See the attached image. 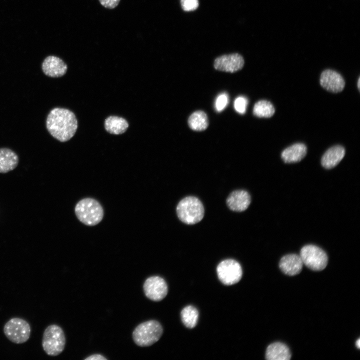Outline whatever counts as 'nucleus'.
Here are the masks:
<instances>
[{
    "instance_id": "obj_1",
    "label": "nucleus",
    "mask_w": 360,
    "mask_h": 360,
    "mask_svg": "<svg viewBox=\"0 0 360 360\" xmlns=\"http://www.w3.org/2000/svg\"><path fill=\"white\" fill-rule=\"evenodd\" d=\"M78 120L71 110L55 108L48 114L46 120V128L52 137L61 142L70 140L78 128Z\"/></svg>"
},
{
    "instance_id": "obj_2",
    "label": "nucleus",
    "mask_w": 360,
    "mask_h": 360,
    "mask_svg": "<svg viewBox=\"0 0 360 360\" xmlns=\"http://www.w3.org/2000/svg\"><path fill=\"white\" fill-rule=\"evenodd\" d=\"M76 215L82 224L94 226L100 223L104 217V210L100 203L91 198L80 200L74 208Z\"/></svg>"
},
{
    "instance_id": "obj_3",
    "label": "nucleus",
    "mask_w": 360,
    "mask_h": 360,
    "mask_svg": "<svg viewBox=\"0 0 360 360\" xmlns=\"http://www.w3.org/2000/svg\"><path fill=\"white\" fill-rule=\"evenodd\" d=\"M163 328L160 324L156 320H150L139 324L132 332L134 343L142 347L149 346L160 338Z\"/></svg>"
},
{
    "instance_id": "obj_4",
    "label": "nucleus",
    "mask_w": 360,
    "mask_h": 360,
    "mask_svg": "<svg viewBox=\"0 0 360 360\" xmlns=\"http://www.w3.org/2000/svg\"><path fill=\"white\" fill-rule=\"evenodd\" d=\"M176 214L182 222L193 224L200 222L204 216V208L201 201L193 196L182 199L176 207Z\"/></svg>"
},
{
    "instance_id": "obj_5",
    "label": "nucleus",
    "mask_w": 360,
    "mask_h": 360,
    "mask_svg": "<svg viewBox=\"0 0 360 360\" xmlns=\"http://www.w3.org/2000/svg\"><path fill=\"white\" fill-rule=\"evenodd\" d=\"M66 337L64 332L59 326L52 324L46 327L44 332L42 347L50 356H57L64 349Z\"/></svg>"
},
{
    "instance_id": "obj_6",
    "label": "nucleus",
    "mask_w": 360,
    "mask_h": 360,
    "mask_svg": "<svg viewBox=\"0 0 360 360\" xmlns=\"http://www.w3.org/2000/svg\"><path fill=\"white\" fill-rule=\"evenodd\" d=\"M4 332L11 342L22 344L30 338L31 327L26 320L20 318H13L4 324Z\"/></svg>"
},
{
    "instance_id": "obj_7",
    "label": "nucleus",
    "mask_w": 360,
    "mask_h": 360,
    "mask_svg": "<svg viewBox=\"0 0 360 360\" xmlns=\"http://www.w3.org/2000/svg\"><path fill=\"white\" fill-rule=\"evenodd\" d=\"M300 256L303 264L313 270H322L328 264L326 254L315 245L308 244L303 246L300 251Z\"/></svg>"
},
{
    "instance_id": "obj_8",
    "label": "nucleus",
    "mask_w": 360,
    "mask_h": 360,
    "mask_svg": "<svg viewBox=\"0 0 360 360\" xmlns=\"http://www.w3.org/2000/svg\"><path fill=\"white\" fill-rule=\"evenodd\" d=\"M216 272L220 280L223 284L227 286L238 282L242 274L240 264L232 259H227L222 261L217 266Z\"/></svg>"
},
{
    "instance_id": "obj_9",
    "label": "nucleus",
    "mask_w": 360,
    "mask_h": 360,
    "mask_svg": "<svg viewBox=\"0 0 360 360\" xmlns=\"http://www.w3.org/2000/svg\"><path fill=\"white\" fill-rule=\"evenodd\" d=\"M143 288L146 296L150 300L158 302L168 294V288L165 280L159 276H152L144 282Z\"/></svg>"
},
{
    "instance_id": "obj_10",
    "label": "nucleus",
    "mask_w": 360,
    "mask_h": 360,
    "mask_svg": "<svg viewBox=\"0 0 360 360\" xmlns=\"http://www.w3.org/2000/svg\"><path fill=\"white\" fill-rule=\"evenodd\" d=\"M244 64L243 57L235 53L218 57L214 60V66L218 70L232 73L242 70Z\"/></svg>"
},
{
    "instance_id": "obj_11",
    "label": "nucleus",
    "mask_w": 360,
    "mask_h": 360,
    "mask_svg": "<svg viewBox=\"0 0 360 360\" xmlns=\"http://www.w3.org/2000/svg\"><path fill=\"white\" fill-rule=\"evenodd\" d=\"M320 84L326 90L338 93L342 92L345 86V81L342 76L332 70H324L320 76Z\"/></svg>"
},
{
    "instance_id": "obj_12",
    "label": "nucleus",
    "mask_w": 360,
    "mask_h": 360,
    "mask_svg": "<svg viewBox=\"0 0 360 360\" xmlns=\"http://www.w3.org/2000/svg\"><path fill=\"white\" fill-rule=\"evenodd\" d=\"M42 68L46 76L52 78H59L66 74L68 66L59 57L49 56L43 61Z\"/></svg>"
},
{
    "instance_id": "obj_13",
    "label": "nucleus",
    "mask_w": 360,
    "mask_h": 360,
    "mask_svg": "<svg viewBox=\"0 0 360 360\" xmlns=\"http://www.w3.org/2000/svg\"><path fill=\"white\" fill-rule=\"evenodd\" d=\"M250 194L244 190H236L231 192L226 199L228 208L232 211L241 212L245 210L250 204Z\"/></svg>"
},
{
    "instance_id": "obj_14",
    "label": "nucleus",
    "mask_w": 360,
    "mask_h": 360,
    "mask_svg": "<svg viewBox=\"0 0 360 360\" xmlns=\"http://www.w3.org/2000/svg\"><path fill=\"white\" fill-rule=\"evenodd\" d=\"M303 263L300 256L289 254L282 258L279 266L282 271L288 276H295L300 273Z\"/></svg>"
},
{
    "instance_id": "obj_15",
    "label": "nucleus",
    "mask_w": 360,
    "mask_h": 360,
    "mask_svg": "<svg viewBox=\"0 0 360 360\" xmlns=\"http://www.w3.org/2000/svg\"><path fill=\"white\" fill-rule=\"evenodd\" d=\"M345 155L344 148L340 145L334 146L328 149L322 156L321 163L327 169L337 166Z\"/></svg>"
},
{
    "instance_id": "obj_16",
    "label": "nucleus",
    "mask_w": 360,
    "mask_h": 360,
    "mask_svg": "<svg viewBox=\"0 0 360 360\" xmlns=\"http://www.w3.org/2000/svg\"><path fill=\"white\" fill-rule=\"evenodd\" d=\"M307 148L302 143L294 144L284 149L281 157L286 163H294L300 162L306 156Z\"/></svg>"
},
{
    "instance_id": "obj_17",
    "label": "nucleus",
    "mask_w": 360,
    "mask_h": 360,
    "mask_svg": "<svg viewBox=\"0 0 360 360\" xmlns=\"http://www.w3.org/2000/svg\"><path fill=\"white\" fill-rule=\"evenodd\" d=\"M291 353L289 348L280 342L270 344L266 352V358L268 360H289Z\"/></svg>"
},
{
    "instance_id": "obj_18",
    "label": "nucleus",
    "mask_w": 360,
    "mask_h": 360,
    "mask_svg": "<svg viewBox=\"0 0 360 360\" xmlns=\"http://www.w3.org/2000/svg\"><path fill=\"white\" fill-rule=\"evenodd\" d=\"M16 154L8 148H0V173H6L14 170L18 163Z\"/></svg>"
},
{
    "instance_id": "obj_19",
    "label": "nucleus",
    "mask_w": 360,
    "mask_h": 360,
    "mask_svg": "<svg viewBox=\"0 0 360 360\" xmlns=\"http://www.w3.org/2000/svg\"><path fill=\"white\" fill-rule=\"evenodd\" d=\"M128 127V122L124 118L118 116H110L104 120V128L110 134H120Z\"/></svg>"
},
{
    "instance_id": "obj_20",
    "label": "nucleus",
    "mask_w": 360,
    "mask_h": 360,
    "mask_svg": "<svg viewBox=\"0 0 360 360\" xmlns=\"http://www.w3.org/2000/svg\"><path fill=\"white\" fill-rule=\"evenodd\" d=\"M190 129L194 131H203L208 126L206 114L202 110H196L192 113L188 120Z\"/></svg>"
},
{
    "instance_id": "obj_21",
    "label": "nucleus",
    "mask_w": 360,
    "mask_h": 360,
    "mask_svg": "<svg viewBox=\"0 0 360 360\" xmlns=\"http://www.w3.org/2000/svg\"><path fill=\"white\" fill-rule=\"evenodd\" d=\"M180 316L184 324L188 328H192L197 324L198 312L194 306H188L181 311Z\"/></svg>"
},
{
    "instance_id": "obj_22",
    "label": "nucleus",
    "mask_w": 360,
    "mask_h": 360,
    "mask_svg": "<svg viewBox=\"0 0 360 360\" xmlns=\"http://www.w3.org/2000/svg\"><path fill=\"white\" fill-rule=\"evenodd\" d=\"M275 112L273 104L266 100H260L257 102L253 108V114L258 118H270Z\"/></svg>"
},
{
    "instance_id": "obj_23",
    "label": "nucleus",
    "mask_w": 360,
    "mask_h": 360,
    "mask_svg": "<svg viewBox=\"0 0 360 360\" xmlns=\"http://www.w3.org/2000/svg\"><path fill=\"white\" fill-rule=\"evenodd\" d=\"M247 104L248 100L244 96L238 97L234 102V106L236 110L240 114L245 113Z\"/></svg>"
},
{
    "instance_id": "obj_24",
    "label": "nucleus",
    "mask_w": 360,
    "mask_h": 360,
    "mask_svg": "<svg viewBox=\"0 0 360 360\" xmlns=\"http://www.w3.org/2000/svg\"><path fill=\"white\" fill-rule=\"evenodd\" d=\"M228 103V96L226 93L220 94L216 101V108L217 112L222 111Z\"/></svg>"
},
{
    "instance_id": "obj_25",
    "label": "nucleus",
    "mask_w": 360,
    "mask_h": 360,
    "mask_svg": "<svg viewBox=\"0 0 360 360\" xmlns=\"http://www.w3.org/2000/svg\"><path fill=\"white\" fill-rule=\"evenodd\" d=\"M182 8L186 12H190L196 10L198 6V0H180Z\"/></svg>"
},
{
    "instance_id": "obj_26",
    "label": "nucleus",
    "mask_w": 360,
    "mask_h": 360,
    "mask_svg": "<svg viewBox=\"0 0 360 360\" xmlns=\"http://www.w3.org/2000/svg\"><path fill=\"white\" fill-rule=\"evenodd\" d=\"M100 4L104 8L112 9L116 7L120 0H98Z\"/></svg>"
},
{
    "instance_id": "obj_27",
    "label": "nucleus",
    "mask_w": 360,
    "mask_h": 360,
    "mask_svg": "<svg viewBox=\"0 0 360 360\" xmlns=\"http://www.w3.org/2000/svg\"><path fill=\"white\" fill-rule=\"evenodd\" d=\"M86 360H106L107 358L100 354H94L86 358Z\"/></svg>"
},
{
    "instance_id": "obj_28",
    "label": "nucleus",
    "mask_w": 360,
    "mask_h": 360,
    "mask_svg": "<svg viewBox=\"0 0 360 360\" xmlns=\"http://www.w3.org/2000/svg\"><path fill=\"white\" fill-rule=\"evenodd\" d=\"M356 346L358 348H360V339L358 338L356 342Z\"/></svg>"
},
{
    "instance_id": "obj_29",
    "label": "nucleus",
    "mask_w": 360,
    "mask_h": 360,
    "mask_svg": "<svg viewBox=\"0 0 360 360\" xmlns=\"http://www.w3.org/2000/svg\"><path fill=\"white\" fill-rule=\"evenodd\" d=\"M360 78H358V89L359 90H360Z\"/></svg>"
}]
</instances>
